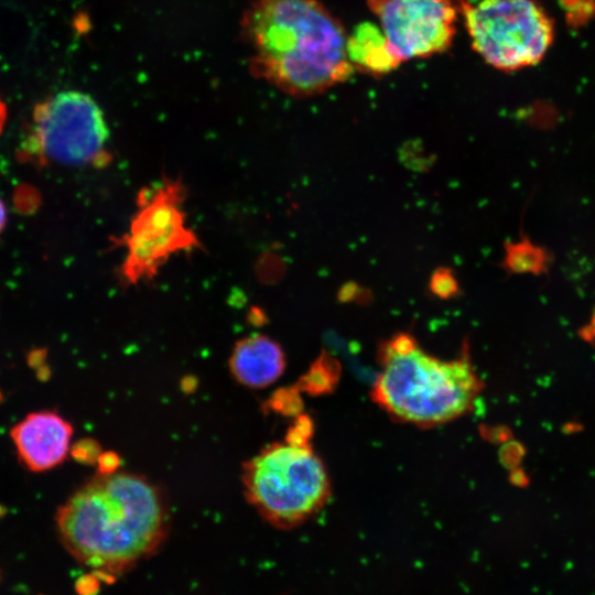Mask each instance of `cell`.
I'll use <instances>...</instances> for the list:
<instances>
[{"label": "cell", "instance_id": "cell-1", "mask_svg": "<svg viewBox=\"0 0 595 595\" xmlns=\"http://www.w3.org/2000/svg\"><path fill=\"white\" fill-rule=\"evenodd\" d=\"M58 538L67 552L96 573L121 574L150 558L170 530L162 488L134 473H97L56 512Z\"/></svg>", "mask_w": 595, "mask_h": 595}, {"label": "cell", "instance_id": "cell-2", "mask_svg": "<svg viewBox=\"0 0 595 595\" xmlns=\"http://www.w3.org/2000/svg\"><path fill=\"white\" fill-rule=\"evenodd\" d=\"M239 26L251 75L294 98L323 94L355 72L348 33L320 0H252Z\"/></svg>", "mask_w": 595, "mask_h": 595}, {"label": "cell", "instance_id": "cell-3", "mask_svg": "<svg viewBox=\"0 0 595 595\" xmlns=\"http://www.w3.org/2000/svg\"><path fill=\"white\" fill-rule=\"evenodd\" d=\"M379 363L371 390L375 403L418 426H436L468 413L483 389L467 354L442 360L424 351L409 333L386 340Z\"/></svg>", "mask_w": 595, "mask_h": 595}, {"label": "cell", "instance_id": "cell-4", "mask_svg": "<svg viewBox=\"0 0 595 595\" xmlns=\"http://www.w3.org/2000/svg\"><path fill=\"white\" fill-rule=\"evenodd\" d=\"M244 494L256 511L279 529L311 519L331 497L323 461L311 444L272 443L242 464Z\"/></svg>", "mask_w": 595, "mask_h": 595}, {"label": "cell", "instance_id": "cell-5", "mask_svg": "<svg viewBox=\"0 0 595 595\" xmlns=\"http://www.w3.org/2000/svg\"><path fill=\"white\" fill-rule=\"evenodd\" d=\"M110 131L102 109L88 94L61 91L37 104L19 149L23 161L45 165L102 167L110 162Z\"/></svg>", "mask_w": 595, "mask_h": 595}, {"label": "cell", "instance_id": "cell-6", "mask_svg": "<svg viewBox=\"0 0 595 595\" xmlns=\"http://www.w3.org/2000/svg\"><path fill=\"white\" fill-rule=\"evenodd\" d=\"M472 48L495 69L539 64L554 40V23L538 0H456Z\"/></svg>", "mask_w": 595, "mask_h": 595}, {"label": "cell", "instance_id": "cell-7", "mask_svg": "<svg viewBox=\"0 0 595 595\" xmlns=\"http://www.w3.org/2000/svg\"><path fill=\"white\" fill-rule=\"evenodd\" d=\"M185 197L183 183L169 177L139 192L128 231L113 239L126 251L119 268L126 285L153 280L172 256L202 247L186 224Z\"/></svg>", "mask_w": 595, "mask_h": 595}, {"label": "cell", "instance_id": "cell-8", "mask_svg": "<svg viewBox=\"0 0 595 595\" xmlns=\"http://www.w3.org/2000/svg\"><path fill=\"white\" fill-rule=\"evenodd\" d=\"M389 45L401 60L450 50L459 14L456 0H367Z\"/></svg>", "mask_w": 595, "mask_h": 595}, {"label": "cell", "instance_id": "cell-9", "mask_svg": "<svg viewBox=\"0 0 595 595\" xmlns=\"http://www.w3.org/2000/svg\"><path fill=\"white\" fill-rule=\"evenodd\" d=\"M11 436L22 464L32 472H44L66 458L73 426L56 412L40 411L14 425Z\"/></svg>", "mask_w": 595, "mask_h": 595}, {"label": "cell", "instance_id": "cell-10", "mask_svg": "<svg viewBox=\"0 0 595 595\" xmlns=\"http://www.w3.org/2000/svg\"><path fill=\"white\" fill-rule=\"evenodd\" d=\"M228 366L237 382L247 388L262 389L283 374L285 356L278 342L256 334L236 342Z\"/></svg>", "mask_w": 595, "mask_h": 595}, {"label": "cell", "instance_id": "cell-11", "mask_svg": "<svg viewBox=\"0 0 595 595\" xmlns=\"http://www.w3.org/2000/svg\"><path fill=\"white\" fill-rule=\"evenodd\" d=\"M346 48L354 69L372 77H382L402 63L381 28L370 22H363L348 33Z\"/></svg>", "mask_w": 595, "mask_h": 595}, {"label": "cell", "instance_id": "cell-12", "mask_svg": "<svg viewBox=\"0 0 595 595\" xmlns=\"http://www.w3.org/2000/svg\"><path fill=\"white\" fill-rule=\"evenodd\" d=\"M338 366L336 360L327 358L325 355L315 360L311 369L299 381L303 391L311 394L329 392L338 379Z\"/></svg>", "mask_w": 595, "mask_h": 595}, {"label": "cell", "instance_id": "cell-13", "mask_svg": "<svg viewBox=\"0 0 595 595\" xmlns=\"http://www.w3.org/2000/svg\"><path fill=\"white\" fill-rule=\"evenodd\" d=\"M430 291L442 300L456 296L459 292V285L453 271L446 267H440L434 270L430 277Z\"/></svg>", "mask_w": 595, "mask_h": 595}, {"label": "cell", "instance_id": "cell-14", "mask_svg": "<svg viewBox=\"0 0 595 595\" xmlns=\"http://www.w3.org/2000/svg\"><path fill=\"white\" fill-rule=\"evenodd\" d=\"M270 409L281 414L299 415L302 409V401L298 393V388H286L277 390L268 400Z\"/></svg>", "mask_w": 595, "mask_h": 595}, {"label": "cell", "instance_id": "cell-15", "mask_svg": "<svg viewBox=\"0 0 595 595\" xmlns=\"http://www.w3.org/2000/svg\"><path fill=\"white\" fill-rule=\"evenodd\" d=\"M71 451L77 461L93 465H96L97 459L102 452L99 443L91 439L79 440Z\"/></svg>", "mask_w": 595, "mask_h": 595}, {"label": "cell", "instance_id": "cell-16", "mask_svg": "<svg viewBox=\"0 0 595 595\" xmlns=\"http://www.w3.org/2000/svg\"><path fill=\"white\" fill-rule=\"evenodd\" d=\"M313 424L309 416L298 415L294 424L289 429L285 441L292 444H310Z\"/></svg>", "mask_w": 595, "mask_h": 595}, {"label": "cell", "instance_id": "cell-17", "mask_svg": "<svg viewBox=\"0 0 595 595\" xmlns=\"http://www.w3.org/2000/svg\"><path fill=\"white\" fill-rule=\"evenodd\" d=\"M121 459L119 454L113 451H102L97 459V473L112 474L119 470Z\"/></svg>", "mask_w": 595, "mask_h": 595}, {"label": "cell", "instance_id": "cell-18", "mask_svg": "<svg viewBox=\"0 0 595 595\" xmlns=\"http://www.w3.org/2000/svg\"><path fill=\"white\" fill-rule=\"evenodd\" d=\"M7 223V210L3 202L0 199V234L3 230Z\"/></svg>", "mask_w": 595, "mask_h": 595}, {"label": "cell", "instance_id": "cell-19", "mask_svg": "<svg viewBox=\"0 0 595 595\" xmlns=\"http://www.w3.org/2000/svg\"><path fill=\"white\" fill-rule=\"evenodd\" d=\"M7 119V109L4 102L0 99V132L3 129Z\"/></svg>", "mask_w": 595, "mask_h": 595}]
</instances>
